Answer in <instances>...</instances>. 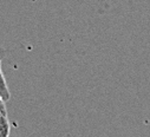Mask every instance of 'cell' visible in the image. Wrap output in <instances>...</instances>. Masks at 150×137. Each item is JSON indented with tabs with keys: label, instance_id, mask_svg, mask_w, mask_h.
I'll use <instances>...</instances> for the list:
<instances>
[{
	"label": "cell",
	"instance_id": "obj_1",
	"mask_svg": "<svg viewBox=\"0 0 150 137\" xmlns=\"http://www.w3.org/2000/svg\"><path fill=\"white\" fill-rule=\"evenodd\" d=\"M0 96H1V98L4 99L5 103L7 100H10V98H11V92L8 90L5 76H4L3 71H1V58H0Z\"/></svg>",
	"mask_w": 150,
	"mask_h": 137
},
{
	"label": "cell",
	"instance_id": "obj_2",
	"mask_svg": "<svg viewBox=\"0 0 150 137\" xmlns=\"http://www.w3.org/2000/svg\"><path fill=\"white\" fill-rule=\"evenodd\" d=\"M11 125L7 116L0 115V137H10Z\"/></svg>",
	"mask_w": 150,
	"mask_h": 137
},
{
	"label": "cell",
	"instance_id": "obj_3",
	"mask_svg": "<svg viewBox=\"0 0 150 137\" xmlns=\"http://www.w3.org/2000/svg\"><path fill=\"white\" fill-rule=\"evenodd\" d=\"M0 112H1V115H5V116H7L6 105H5V102H4V99L1 98V96H0Z\"/></svg>",
	"mask_w": 150,
	"mask_h": 137
},
{
	"label": "cell",
	"instance_id": "obj_4",
	"mask_svg": "<svg viewBox=\"0 0 150 137\" xmlns=\"http://www.w3.org/2000/svg\"><path fill=\"white\" fill-rule=\"evenodd\" d=\"M0 115H1V112H0Z\"/></svg>",
	"mask_w": 150,
	"mask_h": 137
}]
</instances>
